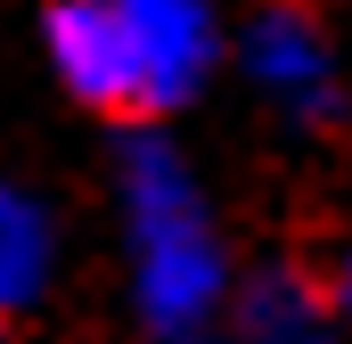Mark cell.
I'll return each mask as SVG.
<instances>
[{
    "mask_svg": "<svg viewBox=\"0 0 352 344\" xmlns=\"http://www.w3.org/2000/svg\"><path fill=\"white\" fill-rule=\"evenodd\" d=\"M131 230H140V303L164 336H197V320L213 312L221 262H213V230L205 205L188 197L173 148L140 140L131 148Z\"/></svg>",
    "mask_w": 352,
    "mask_h": 344,
    "instance_id": "1",
    "label": "cell"
},
{
    "mask_svg": "<svg viewBox=\"0 0 352 344\" xmlns=\"http://www.w3.org/2000/svg\"><path fill=\"white\" fill-rule=\"evenodd\" d=\"M50 50L74 98H90L98 115H164L156 74L140 58V33L123 17V0H58L50 8Z\"/></svg>",
    "mask_w": 352,
    "mask_h": 344,
    "instance_id": "2",
    "label": "cell"
},
{
    "mask_svg": "<svg viewBox=\"0 0 352 344\" xmlns=\"http://www.w3.org/2000/svg\"><path fill=\"white\" fill-rule=\"evenodd\" d=\"M254 83L287 98L295 115H328L336 98V41L311 0H270L254 17Z\"/></svg>",
    "mask_w": 352,
    "mask_h": 344,
    "instance_id": "3",
    "label": "cell"
},
{
    "mask_svg": "<svg viewBox=\"0 0 352 344\" xmlns=\"http://www.w3.org/2000/svg\"><path fill=\"white\" fill-rule=\"evenodd\" d=\"M123 17H131V33H140V58H148V74H156V98H164V107L188 98V83H197L205 58H213L205 8H197V0H123Z\"/></svg>",
    "mask_w": 352,
    "mask_h": 344,
    "instance_id": "4",
    "label": "cell"
},
{
    "mask_svg": "<svg viewBox=\"0 0 352 344\" xmlns=\"http://www.w3.org/2000/svg\"><path fill=\"white\" fill-rule=\"evenodd\" d=\"M246 344H328V320H320V295L303 279H263L246 295Z\"/></svg>",
    "mask_w": 352,
    "mask_h": 344,
    "instance_id": "5",
    "label": "cell"
},
{
    "mask_svg": "<svg viewBox=\"0 0 352 344\" xmlns=\"http://www.w3.org/2000/svg\"><path fill=\"white\" fill-rule=\"evenodd\" d=\"M33 279H41V222H33L16 197H0V303L25 295Z\"/></svg>",
    "mask_w": 352,
    "mask_h": 344,
    "instance_id": "6",
    "label": "cell"
},
{
    "mask_svg": "<svg viewBox=\"0 0 352 344\" xmlns=\"http://www.w3.org/2000/svg\"><path fill=\"white\" fill-rule=\"evenodd\" d=\"M336 295H344V303H352V262H344V279H336Z\"/></svg>",
    "mask_w": 352,
    "mask_h": 344,
    "instance_id": "7",
    "label": "cell"
}]
</instances>
